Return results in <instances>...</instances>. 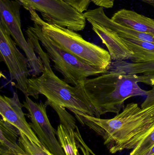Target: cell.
<instances>
[{
    "label": "cell",
    "mask_w": 154,
    "mask_h": 155,
    "mask_svg": "<svg viewBox=\"0 0 154 155\" xmlns=\"http://www.w3.org/2000/svg\"><path fill=\"white\" fill-rule=\"evenodd\" d=\"M139 83L154 85V76L110 69L97 77L87 78L81 84L95 109V117H100L107 113L119 114L130 97L146 96L149 91L142 89Z\"/></svg>",
    "instance_id": "cell-1"
},
{
    "label": "cell",
    "mask_w": 154,
    "mask_h": 155,
    "mask_svg": "<svg viewBox=\"0 0 154 155\" xmlns=\"http://www.w3.org/2000/svg\"><path fill=\"white\" fill-rule=\"evenodd\" d=\"M27 41L33 46L36 53L43 64L44 70L39 77L28 80L27 96L35 99L42 95L47 98V106L56 105L96 117V112L85 94L82 84L71 86L54 74L50 66V61L47 53L42 50L40 42L30 27L26 31Z\"/></svg>",
    "instance_id": "cell-2"
},
{
    "label": "cell",
    "mask_w": 154,
    "mask_h": 155,
    "mask_svg": "<svg viewBox=\"0 0 154 155\" xmlns=\"http://www.w3.org/2000/svg\"><path fill=\"white\" fill-rule=\"evenodd\" d=\"M29 12L33 22L55 45L88 64L107 72L110 70L113 61L108 51L87 41L75 31L47 22L34 10Z\"/></svg>",
    "instance_id": "cell-3"
},
{
    "label": "cell",
    "mask_w": 154,
    "mask_h": 155,
    "mask_svg": "<svg viewBox=\"0 0 154 155\" xmlns=\"http://www.w3.org/2000/svg\"><path fill=\"white\" fill-rule=\"evenodd\" d=\"M32 29L40 43L46 50L49 58L54 64V68L60 73L64 81L74 86L80 85L91 76L107 72L105 70L88 64L55 45L42 33L37 24L33 23Z\"/></svg>",
    "instance_id": "cell-4"
},
{
    "label": "cell",
    "mask_w": 154,
    "mask_h": 155,
    "mask_svg": "<svg viewBox=\"0 0 154 155\" xmlns=\"http://www.w3.org/2000/svg\"><path fill=\"white\" fill-rule=\"evenodd\" d=\"M28 11L40 13L47 22L77 32L85 29L86 18L82 13L63 0H16Z\"/></svg>",
    "instance_id": "cell-5"
},
{
    "label": "cell",
    "mask_w": 154,
    "mask_h": 155,
    "mask_svg": "<svg viewBox=\"0 0 154 155\" xmlns=\"http://www.w3.org/2000/svg\"><path fill=\"white\" fill-rule=\"evenodd\" d=\"M21 6L16 0H0V24L5 27L17 45L25 53L31 75L37 77L42 73L44 67L33 46L26 40L23 33L20 15Z\"/></svg>",
    "instance_id": "cell-6"
},
{
    "label": "cell",
    "mask_w": 154,
    "mask_h": 155,
    "mask_svg": "<svg viewBox=\"0 0 154 155\" xmlns=\"http://www.w3.org/2000/svg\"><path fill=\"white\" fill-rule=\"evenodd\" d=\"M0 53L1 59L7 66L12 80L16 86L27 96L28 77L31 75L27 57L20 52L17 45L5 27L0 24Z\"/></svg>",
    "instance_id": "cell-7"
},
{
    "label": "cell",
    "mask_w": 154,
    "mask_h": 155,
    "mask_svg": "<svg viewBox=\"0 0 154 155\" xmlns=\"http://www.w3.org/2000/svg\"><path fill=\"white\" fill-rule=\"evenodd\" d=\"M25 99L23 105L28 111L27 115L31 121L29 124L42 144L54 155H66L47 115V106L42 102H34L28 96Z\"/></svg>",
    "instance_id": "cell-8"
},
{
    "label": "cell",
    "mask_w": 154,
    "mask_h": 155,
    "mask_svg": "<svg viewBox=\"0 0 154 155\" xmlns=\"http://www.w3.org/2000/svg\"><path fill=\"white\" fill-rule=\"evenodd\" d=\"M23 105L19 100L18 94L14 92L11 97L5 95L0 97V114L1 118L18 128L20 133L25 135L38 146L44 147L30 124L26 121L22 110Z\"/></svg>",
    "instance_id": "cell-9"
},
{
    "label": "cell",
    "mask_w": 154,
    "mask_h": 155,
    "mask_svg": "<svg viewBox=\"0 0 154 155\" xmlns=\"http://www.w3.org/2000/svg\"><path fill=\"white\" fill-rule=\"evenodd\" d=\"M83 14L88 21H92L110 29L122 38L140 40L154 44V35L140 32L117 23L105 14L103 7L87 10Z\"/></svg>",
    "instance_id": "cell-10"
},
{
    "label": "cell",
    "mask_w": 154,
    "mask_h": 155,
    "mask_svg": "<svg viewBox=\"0 0 154 155\" xmlns=\"http://www.w3.org/2000/svg\"><path fill=\"white\" fill-rule=\"evenodd\" d=\"M88 22L92 25L94 31L106 46L112 61H125L133 59L134 53L115 32L92 21Z\"/></svg>",
    "instance_id": "cell-11"
},
{
    "label": "cell",
    "mask_w": 154,
    "mask_h": 155,
    "mask_svg": "<svg viewBox=\"0 0 154 155\" xmlns=\"http://www.w3.org/2000/svg\"><path fill=\"white\" fill-rule=\"evenodd\" d=\"M117 23L141 33L154 35V19L134 11L122 9L111 18Z\"/></svg>",
    "instance_id": "cell-12"
},
{
    "label": "cell",
    "mask_w": 154,
    "mask_h": 155,
    "mask_svg": "<svg viewBox=\"0 0 154 155\" xmlns=\"http://www.w3.org/2000/svg\"><path fill=\"white\" fill-rule=\"evenodd\" d=\"M131 61L112 62L110 69L130 74L154 76V53L135 54Z\"/></svg>",
    "instance_id": "cell-13"
},
{
    "label": "cell",
    "mask_w": 154,
    "mask_h": 155,
    "mask_svg": "<svg viewBox=\"0 0 154 155\" xmlns=\"http://www.w3.org/2000/svg\"><path fill=\"white\" fill-rule=\"evenodd\" d=\"M0 155H25L19 144L20 132L14 126L0 120Z\"/></svg>",
    "instance_id": "cell-14"
},
{
    "label": "cell",
    "mask_w": 154,
    "mask_h": 155,
    "mask_svg": "<svg viewBox=\"0 0 154 155\" xmlns=\"http://www.w3.org/2000/svg\"><path fill=\"white\" fill-rule=\"evenodd\" d=\"M74 131L61 124L58 126L57 137L66 155H79Z\"/></svg>",
    "instance_id": "cell-15"
},
{
    "label": "cell",
    "mask_w": 154,
    "mask_h": 155,
    "mask_svg": "<svg viewBox=\"0 0 154 155\" xmlns=\"http://www.w3.org/2000/svg\"><path fill=\"white\" fill-rule=\"evenodd\" d=\"M71 6L83 13L87 11L90 3L92 2L99 7L105 8H112L115 0H63Z\"/></svg>",
    "instance_id": "cell-16"
},
{
    "label": "cell",
    "mask_w": 154,
    "mask_h": 155,
    "mask_svg": "<svg viewBox=\"0 0 154 155\" xmlns=\"http://www.w3.org/2000/svg\"><path fill=\"white\" fill-rule=\"evenodd\" d=\"M19 144L25 155H54L45 147H41L32 142L25 135L20 133Z\"/></svg>",
    "instance_id": "cell-17"
},
{
    "label": "cell",
    "mask_w": 154,
    "mask_h": 155,
    "mask_svg": "<svg viewBox=\"0 0 154 155\" xmlns=\"http://www.w3.org/2000/svg\"><path fill=\"white\" fill-rule=\"evenodd\" d=\"M122 38V37H121ZM134 54L154 53V44L134 39L122 38Z\"/></svg>",
    "instance_id": "cell-18"
},
{
    "label": "cell",
    "mask_w": 154,
    "mask_h": 155,
    "mask_svg": "<svg viewBox=\"0 0 154 155\" xmlns=\"http://www.w3.org/2000/svg\"><path fill=\"white\" fill-rule=\"evenodd\" d=\"M51 107L58 114L61 124L64 125L68 129L76 130L77 127L76 125V119L66 111V108L56 105H52Z\"/></svg>",
    "instance_id": "cell-19"
},
{
    "label": "cell",
    "mask_w": 154,
    "mask_h": 155,
    "mask_svg": "<svg viewBox=\"0 0 154 155\" xmlns=\"http://www.w3.org/2000/svg\"><path fill=\"white\" fill-rule=\"evenodd\" d=\"M74 134H75V137H76V140H77L78 147H79L80 148V150L83 153V155H90V153L92 154L96 155L90 149H89V148L86 145V144L84 143V141H83V139H82V137L80 135L78 127L74 131Z\"/></svg>",
    "instance_id": "cell-20"
},
{
    "label": "cell",
    "mask_w": 154,
    "mask_h": 155,
    "mask_svg": "<svg viewBox=\"0 0 154 155\" xmlns=\"http://www.w3.org/2000/svg\"><path fill=\"white\" fill-rule=\"evenodd\" d=\"M139 155H154V144L149 149Z\"/></svg>",
    "instance_id": "cell-21"
},
{
    "label": "cell",
    "mask_w": 154,
    "mask_h": 155,
    "mask_svg": "<svg viewBox=\"0 0 154 155\" xmlns=\"http://www.w3.org/2000/svg\"><path fill=\"white\" fill-rule=\"evenodd\" d=\"M143 2L152 6L154 8V0H143Z\"/></svg>",
    "instance_id": "cell-22"
}]
</instances>
